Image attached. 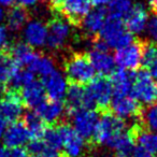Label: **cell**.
I'll return each mask as SVG.
<instances>
[{"mask_svg": "<svg viewBox=\"0 0 157 157\" xmlns=\"http://www.w3.org/2000/svg\"><path fill=\"white\" fill-rule=\"evenodd\" d=\"M110 81H111L112 88H113V97L131 95L133 73L122 68L115 69L112 72Z\"/></svg>", "mask_w": 157, "mask_h": 157, "instance_id": "obj_20", "label": "cell"}, {"mask_svg": "<svg viewBox=\"0 0 157 157\" xmlns=\"http://www.w3.org/2000/svg\"><path fill=\"white\" fill-rule=\"evenodd\" d=\"M157 59V44L156 43H143L142 46V61L141 65L147 68L152 63Z\"/></svg>", "mask_w": 157, "mask_h": 157, "instance_id": "obj_33", "label": "cell"}, {"mask_svg": "<svg viewBox=\"0 0 157 157\" xmlns=\"http://www.w3.org/2000/svg\"><path fill=\"white\" fill-rule=\"evenodd\" d=\"M51 3L70 24H81L92 7L90 0H51Z\"/></svg>", "mask_w": 157, "mask_h": 157, "instance_id": "obj_7", "label": "cell"}, {"mask_svg": "<svg viewBox=\"0 0 157 157\" xmlns=\"http://www.w3.org/2000/svg\"><path fill=\"white\" fill-rule=\"evenodd\" d=\"M145 30L151 41L157 44V14H154L151 17H148Z\"/></svg>", "mask_w": 157, "mask_h": 157, "instance_id": "obj_35", "label": "cell"}, {"mask_svg": "<svg viewBox=\"0 0 157 157\" xmlns=\"http://www.w3.org/2000/svg\"><path fill=\"white\" fill-rule=\"evenodd\" d=\"M70 33H71V26L66 18H53L48 25L46 45L52 50H59L67 43Z\"/></svg>", "mask_w": 157, "mask_h": 157, "instance_id": "obj_12", "label": "cell"}, {"mask_svg": "<svg viewBox=\"0 0 157 157\" xmlns=\"http://www.w3.org/2000/svg\"><path fill=\"white\" fill-rule=\"evenodd\" d=\"M24 40L25 43L31 48H40L46 44L48 39V26L40 21H30L24 26Z\"/></svg>", "mask_w": 157, "mask_h": 157, "instance_id": "obj_17", "label": "cell"}, {"mask_svg": "<svg viewBox=\"0 0 157 157\" xmlns=\"http://www.w3.org/2000/svg\"><path fill=\"white\" fill-rule=\"evenodd\" d=\"M44 1H48V2H51V0H44Z\"/></svg>", "mask_w": 157, "mask_h": 157, "instance_id": "obj_47", "label": "cell"}, {"mask_svg": "<svg viewBox=\"0 0 157 157\" xmlns=\"http://www.w3.org/2000/svg\"><path fill=\"white\" fill-rule=\"evenodd\" d=\"M10 55L18 67L26 68V69H29L39 56V54L33 50V48H31L25 42H17L13 44L10 50Z\"/></svg>", "mask_w": 157, "mask_h": 157, "instance_id": "obj_22", "label": "cell"}, {"mask_svg": "<svg viewBox=\"0 0 157 157\" xmlns=\"http://www.w3.org/2000/svg\"><path fill=\"white\" fill-rule=\"evenodd\" d=\"M24 113V103L17 90L10 88L0 99V123L10 125L20 121Z\"/></svg>", "mask_w": 157, "mask_h": 157, "instance_id": "obj_5", "label": "cell"}, {"mask_svg": "<svg viewBox=\"0 0 157 157\" xmlns=\"http://www.w3.org/2000/svg\"><path fill=\"white\" fill-rule=\"evenodd\" d=\"M24 124L26 125L27 130L29 132L30 140H38L43 137L46 128L45 123L39 117L35 111L27 112L24 117Z\"/></svg>", "mask_w": 157, "mask_h": 157, "instance_id": "obj_25", "label": "cell"}, {"mask_svg": "<svg viewBox=\"0 0 157 157\" xmlns=\"http://www.w3.org/2000/svg\"><path fill=\"white\" fill-rule=\"evenodd\" d=\"M115 157H131L133 150L136 147V133L135 130L130 129L129 131L123 132L113 143Z\"/></svg>", "mask_w": 157, "mask_h": 157, "instance_id": "obj_24", "label": "cell"}, {"mask_svg": "<svg viewBox=\"0 0 157 157\" xmlns=\"http://www.w3.org/2000/svg\"><path fill=\"white\" fill-rule=\"evenodd\" d=\"M3 131H5V125H2L1 123H0V139H2Z\"/></svg>", "mask_w": 157, "mask_h": 157, "instance_id": "obj_46", "label": "cell"}, {"mask_svg": "<svg viewBox=\"0 0 157 157\" xmlns=\"http://www.w3.org/2000/svg\"><path fill=\"white\" fill-rule=\"evenodd\" d=\"M17 68L18 66L13 60L11 55L0 52V87H6L10 83Z\"/></svg>", "mask_w": 157, "mask_h": 157, "instance_id": "obj_26", "label": "cell"}, {"mask_svg": "<svg viewBox=\"0 0 157 157\" xmlns=\"http://www.w3.org/2000/svg\"><path fill=\"white\" fill-rule=\"evenodd\" d=\"M28 22V12L25 8L21 6H15L11 8L7 14L8 28L12 31H17L24 28Z\"/></svg>", "mask_w": 157, "mask_h": 157, "instance_id": "obj_27", "label": "cell"}, {"mask_svg": "<svg viewBox=\"0 0 157 157\" xmlns=\"http://www.w3.org/2000/svg\"><path fill=\"white\" fill-rule=\"evenodd\" d=\"M30 140L29 132L24 122H14L8 125L2 135L3 145L8 148L22 147Z\"/></svg>", "mask_w": 157, "mask_h": 157, "instance_id": "obj_15", "label": "cell"}, {"mask_svg": "<svg viewBox=\"0 0 157 157\" xmlns=\"http://www.w3.org/2000/svg\"><path fill=\"white\" fill-rule=\"evenodd\" d=\"M6 148H5V146L3 145H1V144H0V157H3L5 156V153H6Z\"/></svg>", "mask_w": 157, "mask_h": 157, "instance_id": "obj_45", "label": "cell"}, {"mask_svg": "<svg viewBox=\"0 0 157 157\" xmlns=\"http://www.w3.org/2000/svg\"><path fill=\"white\" fill-rule=\"evenodd\" d=\"M15 1L16 0H0V6H2V7H10Z\"/></svg>", "mask_w": 157, "mask_h": 157, "instance_id": "obj_42", "label": "cell"}, {"mask_svg": "<svg viewBox=\"0 0 157 157\" xmlns=\"http://www.w3.org/2000/svg\"><path fill=\"white\" fill-rule=\"evenodd\" d=\"M18 3V6L23 8H31V7H35L38 2H39L40 0H16Z\"/></svg>", "mask_w": 157, "mask_h": 157, "instance_id": "obj_39", "label": "cell"}, {"mask_svg": "<svg viewBox=\"0 0 157 157\" xmlns=\"http://www.w3.org/2000/svg\"><path fill=\"white\" fill-rule=\"evenodd\" d=\"M28 148L29 152L37 157H66L63 151L52 147L42 139L31 140Z\"/></svg>", "mask_w": 157, "mask_h": 157, "instance_id": "obj_29", "label": "cell"}, {"mask_svg": "<svg viewBox=\"0 0 157 157\" xmlns=\"http://www.w3.org/2000/svg\"><path fill=\"white\" fill-rule=\"evenodd\" d=\"M9 41V33L5 26L0 25V52L8 45Z\"/></svg>", "mask_w": 157, "mask_h": 157, "instance_id": "obj_37", "label": "cell"}, {"mask_svg": "<svg viewBox=\"0 0 157 157\" xmlns=\"http://www.w3.org/2000/svg\"><path fill=\"white\" fill-rule=\"evenodd\" d=\"M31 157H37V156H33H33H31Z\"/></svg>", "mask_w": 157, "mask_h": 157, "instance_id": "obj_48", "label": "cell"}, {"mask_svg": "<svg viewBox=\"0 0 157 157\" xmlns=\"http://www.w3.org/2000/svg\"><path fill=\"white\" fill-rule=\"evenodd\" d=\"M35 112L45 124H54L66 112V108L63 101L56 100H45L35 109Z\"/></svg>", "mask_w": 157, "mask_h": 157, "instance_id": "obj_21", "label": "cell"}, {"mask_svg": "<svg viewBox=\"0 0 157 157\" xmlns=\"http://www.w3.org/2000/svg\"><path fill=\"white\" fill-rule=\"evenodd\" d=\"M66 113L70 115L73 112L81 109H95V105L92 98L87 93V90L83 87V85L72 83L68 86L66 93Z\"/></svg>", "mask_w": 157, "mask_h": 157, "instance_id": "obj_11", "label": "cell"}, {"mask_svg": "<svg viewBox=\"0 0 157 157\" xmlns=\"http://www.w3.org/2000/svg\"><path fill=\"white\" fill-rule=\"evenodd\" d=\"M61 138L63 152L66 157H78L83 153L85 140L69 124H61L57 127Z\"/></svg>", "mask_w": 157, "mask_h": 157, "instance_id": "obj_10", "label": "cell"}, {"mask_svg": "<svg viewBox=\"0 0 157 157\" xmlns=\"http://www.w3.org/2000/svg\"><path fill=\"white\" fill-rule=\"evenodd\" d=\"M132 6V0H110L107 10L108 16L124 20Z\"/></svg>", "mask_w": 157, "mask_h": 157, "instance_id": "obj_30", "label": "cell"}, {"mask_svg": "<svg viewBox=\"0 0 157 157\" xmlns=\"http://www.w3.org/2000/svg\"><path fill=\"white\" fill-rule=\"evenodd\" d=\"M136 133V141L140 146L145 148L153 155L157 154V132L152 130H143L140 126H133Z\"/></svg>", "mask_w": 157, "mask_h": 157, "instance_id": "obj_28", "label": "cell"}, {"mask_svg": "<svg viewBox=\"0 0 157 157\" xmlns=\"http://www.w3.org/2000/svg\"><path fill=\"white\" fill-rule=\"evenodd\" d=\"M69 116L71 117L73 129L84 140L92 139L94 137L99 121L96 111L90 109H81L71 113Z\"/></svg>", "mask_w": 157, "mask_h": 157, "instance_id": "obj_9", "label": "cell"}, {"mask_svg": "<svg viewBox=\"0 0 157 157\" xmlns=\"http://www.w3.org/2000/svg\"><path fill=\"white\" fill-rule=\"evenodd\" d=\"M65 72L67 80L78 85L88 84L96 73L88 57L84 54L72 55L66 63Z\"/></svg>", "mask_w": 157, "mask_h": 157, "instance_id": "obj_4", "label": "cell"}, {"mask_svg": "<svg viewBox=\"0 0 157 157\" xmlns=\"http://www.w3.org/2000/svg\"><path fill=\"white\" fill-rule=\"evenodd\" d=\"M131 96L139 103H157V80L151 76L147 70L142 69L133 73Z\"/></svg>", "mask_w": 157, "mask_h": 157, "instance_id": "obj_3", "label": "cell"}, {"mask_svg": "<svg viewBox=\"0 0 157 157\" xmlns=\"http://www.w3.org/2000/svg\"><path fill=\"white\" fill-rule=\"evenodd\" d=\"M148 6L152 10L157 11V0H148Z\"/></svg>", "mask_w": 157, "mask_h": 157, "instance_id": "obj_43", "label": "cell"}, {"mask_svg": "<svg viewBox=\"0 0 157 157\" xmlns=\"http://www.w3.org/2000/svg\"><path fill=\"white\" fill-rule=\"evenodd\" d=\"M35 78L36 75L33 72H31L30 70L26 69V68L18 67L17 70L15 71V73L12 76L9 84L11 86V90H22L24 86H26L30 82H33Z\"/></svg>", "mask_w": 157, "mask_h": 157, "instance_id": "obj_32", "label": "cell"}, {"mask_svg": "<svg viewBox=\"0 0 157 157\" xmlns=\"http://www.w3.org/2000/svg\"><path fill=\"white\" fill-rule=\"evenodd\" d=\"M28 70L33 72L35 75H39L43 78L45 76L50 75L53 71H55L56 68H55V63L52 58L48 56H42V55L39 54L38 58L36 59L35 63H33V66Z\"/></svg>", "mask_w": 157, "mask_h": 157, "instance_id": "obj_31", "label": "cell"}, {"mask_svg": "<svg viewBox=\"0 0 157 157\" xmlns=\"http://www.w3.org/2000/svg\"><path fill=\"white\" fill-rule=\"evenodd\" d=\"M148 21V13L143 3H133L132 8L124 18V24L131 33L140 35L145 30Z\"/></svg>", "mask_w": 157, "mask_h": 157, "instance_id": "obj_16", "label": "cell"}, {"mask_svg": "<svg viewBox=\"0 0 157 157\" xmlns=\"http://www.w3.org/2000/svg\"><path fill=\"white\" fill-rule=\"evenodd\" d=\"M126 131V125L122 118L111 112H105L98 121L93 139L98 144L111 146L123 132Z\"/></svg>", "mask_w": 157, "mask_h": 157, "instance_id": "obj_1", "label": "cell"}, {"mask_svg": "<svg viewBox=\"0 0 157 157\" xmlns=\"http://www.w3.org/2000/svg\"><path fill=\"white\" fill-rule=\"evenodd\" d=\"M90 5L94 6L95 8H102L103 6L108 5L110 2V0H90Z\"/></svg>", "mask_w": 157, "mask_h": 157, "instance_id": "obj_41", "label": "cell"}, {"mask_svg": "<svg viewBox=\"0 0 157 157\" xmlns=\"http://www.w3.org/2000/svg\"><path fill=\"white\" fill-rule=\"evenodd\" d=\"M110 107H111L112 113L122 120L140 117L142 114L141 105L131 95L113 97Z\"/></svg>", "mask_w": 157, "mask_h": 157, "instance_id": "obj_14", "label": "cell"}, {"mask_svg": "<svg viewBox=\"0 0 157 157\" xmlns=\"http://www.w3.org/2000/svg\"><path fill=\"white\" fill-rule=\"evenodd\" d=\"M3 157H28V154L23 147L8 148Z\"/></svg>", "mask_w": 157, "mask_h": 157, "instance_id": "obj_36", "label": "cell"}, {"mask_svg": "<svg viewBox=\"0 0 157 157\" xmlns=\"http://www.w3.org/2000/svg\"><path fill=\"white\" fill-rule=\"evenodd\" d=\"M5 16H6V11H5V9H3L2 6H0V22L5 18Z\"/></svg>", "mask_w": 157, "mask_h": 157, "instance_id": "obj_44", "label": "cell"}, {"mask_svg": "<svg viewBox=\"0 0 157 157\" xmlns=\"http://www.w3.org/2000/svg\"><path fill=\"white\" fill-rule=\"evenodd\" d=\"M100 39L112 48H118L133 41L132 33L128 31L123 20L108 16L102 29L100 30Z\"/></svg>", "mask_w": 157, "mask_h": 157, "instance_id": "obj_2", "label": "cell"}, {"mask_svg": "<svg viewBox=\"0 0 157 157\" xmlns=\"http://www.w3.org/2000/svg\"><path fill=\"white\" fill-rule=\"evenodd\" d=\"M142 46L143 43L141 41L133 40L129 44L116 50L114 56L115 63L127 71L138 70L142 61Z\"/></svg>", "mask_w": 157, "mask_h": 157, "instance_id": "obj_8", "label": "cell"}, {"mask_svg": "<svg viewBox=\"0 0 157 157\" xmlns=\"http://www.w3.org/2000/svg\"><path fill=\"white\" fill-rule=\"evenodd\" d=\"M131 157H154V155L152 153H150L148 151H146L145 148H143L140 145H136L135 150H133L132 156Z\"/></svg>", "mask_w": 157, "mask_h": 157, "instance_id": "obj_38", "label": "cell"}, {"mask_svg": "<svg viewBox=\"0 0 157 157\" xmlns=\"http://www.w3.org/2000/svg\"><path fill=\"white\" fill-rule=\"evenodd\" d=\"M46 97L51 100L63 101L68 90V81L66 75L59 70L53 71L50 75L42 78Z\"/></svg>", "mask_w": 157, "mask_h": 157, "instance_id": "obj_13", "label": "cell"}, {"mask_svg": "<svg viewBox=\"0 0 157 157\" xmlns=\"http://www.w3.org/2000/svg\"><path fill=\"white\" fill-rule=\"evenodd\" d=\"M146 69H147L148 73L151 74V76H152L153 78H155V80H157V59L154 63H151Z\"/></svg>", "mask_w": 157, "mask_h": 157, "instance_id": "obj_40", "label": "cell"}, {"mask_svg": "<svg viewBox=\"0 0 157 157\" xmlns=\"http://www.w3.org/2000/svg\"><path fill=\"white\" fill-rule=\"evenodd\" d=\"M20 95L23 103L31 109H36L43 101L46 100V94L44 90L43 84L36 78L22 88V92Z\"/></svg>", "mask_w": 157, "mask_h": 157, "instance_id": "obj_19", "label": "cell"}, {"mask_svg": "<svg viewBox=\"0 0 157 157\" xmlns=\"http://www.w3.org/2000/svg\"><path fill=\"white\" fill-rule=\"evenodd\" d=\"M107 17V10L103 8H95L94 10H90V12L83 17L81 22L82 27L87 35L95 36L100 33Z\"/></svg>", "mask_w": 157, "mask_h": 157, "instance_id": "obj_23", "label": "cell"}, {"mask_svg": "<svg viewBox=\"0 0 157 157\" xmlns=\"http://www.w3.org/2000/svg\"><path fill=\"white\" fill-rule=\"evenodd\" d=\"M141 115H143V122L146 128L157 132V103L150 105L145 111L142 112Z\"/></svg>", "mask_w": 157, "mask_h": 157, "instance_id": "obj_34", "label": "cell"}, {"mask_svg": "<svg viewBox=\"0 0 157 157\" xmlns=\"http://www.w3.org/2000/svg\"><path fill=\"white\" fill-rule=\"evenodd\" d=\"M88 59L94 68L95 72H98L101 75L112 74L115 70V59L109 53V51H100L93 48L88 53Z\"/></svg>", "mask_w": 157, "mask_h": 157, "instance_id": "obj_18", "label": "cell"}, {"mask_svg": "<svg viewBox=\"0 0 157 157\" xmlns=\"http://www.w3.org/2000/svg\"><path fill=\"white\" fill-rule=\"evenodd\" d=\"M86 90L94 102L95 109L97 108L105 111L110 107V103L113 99V88L111 81L105 75L94 78L88 83V87Z\"/></svg>", "mask_w": 157, "mask_h": 157, "instance_id": "obj_6", "label": "cell"}]
</instances>
